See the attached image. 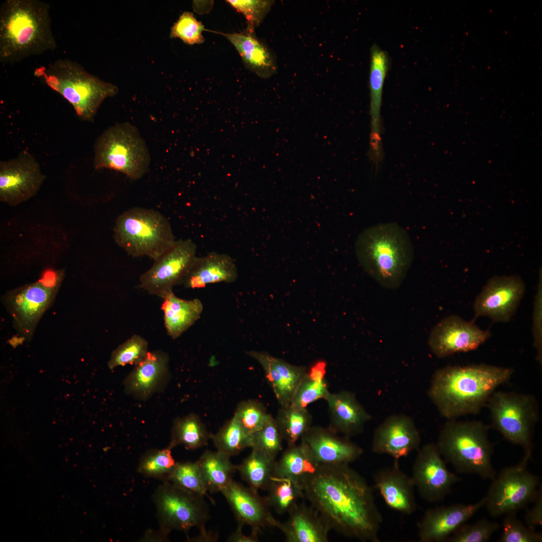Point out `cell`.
<instances>
[{"mask_svg": "<svg viewBox=\"0 0 542 542\" xmlns=\"http://www.w3.org/2000/svg\"><path fill=\"white\" fill-rule=\"evenodd\" d=\"M167 481L187 491L208 497L207 489L196 462H177Z\"/></svg>", "mask_w": 542, "mask_h": 542, "instance_id": "cell-39", "label": "cell"}, {"mask_svg": "<svg viewBox=\"0 0 542 542\" xmlns=\"http://www.w3.org/2000/svg\"><path fill=\"white\" fill-rule=\"evenodd\" d=\"M221 492L231 508L238 523L261 530L275 527L277 519L272 514L266 496L258 491L231 480Z\"/></svg>", "mask_w": 542, "mask_h": 542, "instance_id": "cell-20", "label": "cell"}, {"mask_svg": "<svg viewBox=\"0 0 542 542\" xmlns=\"http://www.w3.org/2000/svg\"><path fill=\"white\" fill-rule=\"evenodd\" d=\"M301 482L305 497L331 530L363 542H379L383 517L372 489L349 464L319 466Z\"/></svg>", "mask_w": 542, "mask_h": 542, "instance_id": "cell-1", "label": "cell"}, {"mask_svg": "<svg viewBox=\"0 0 542 542\" xmlns=\"http://www.w3.org/2000/svg\"><path fill=\"white\" fill-rule=\"evenodd\" d=\"M502 533L499 542H541V532L524 525L516 516V512L505 515L503 519Z\"/></svg>", "mask_w": 542, "mask_h": 542, "instance_id": "cell-44", "label": "cell"}, {"mask_svg": "<svg viewBox=\"0 0 542 542\" xmlns=\"http://www.w3.org/2000/svg\"><path fill=\"white\" fill-rule=\"evenodd\" d=\"M486 497L469 504L456 503L430 508L417 523L420 542L446 541L460 526L485 506Z\"/></svg>", "mask_w": 542, "mask_h": 542, "instance_id": "cell-19", "label": "cell"}, {"mask_svg": "<svg viewBox=\"0 0 542 542\" xmlns=\"http://www.w3.org/2000/svg\"><path fill=\"white\" fill-rule=\"evenodd\" d=\"M163 300L161 310L164 326L168 335L173 339L180 337L192 327L203 311V304L198 298L183 299L173 292Z\"/></svg>", "mask_w": 542, "mask_h": 542, "instance_id": "cell-29", "label": "cell"}, {"mask_svg": "<svg viewBox=\"0 0 542 542\" xmlns=\"http://www.w3.org/2000/svg\"><path fill=\"white\" fill-rule=\"evenodd\" d=\"M411 478L420 496L429 502L441 501L462 478L447 468L436 444L424 445L412 467Z\"/></svg>", "mask_w": 542, "mask_h": 542, "instance_id": "cell-13", "label": "cell"}, {"mask_svg": "<svg viewBox=\"0 0 542 542\" xmlns=\"http://www.w3.org/2000/svg\"><path fill=\"white\" fill-rule=\"evenodd\" d=\"M169 362L168 355L164 351H149L124 379L125 391L142 399L150 396L167 378Z\"/></svg>", "mask_w": 542, "mask_h": 542, "instance_id": "cell-27", "label": "cell"}, {"mask_svg": "<svg viewBox=\"0 0 542 542\" xmlns=\"http://www.w3.org/2000/svg\"><path fill=\"white\" fill-rule=\"evenodd\" d=\"M61 275L57 272L52 269L45 270L39 281L45 287L57 290L61 281Z\"/></svg>", "mask_w": 542, "mask_h": 542, "instance_id": "cell-51", "label": "cell"}, {"mask_svg": "<svg viewBox=\"0 0 542 542\" xmlns=\"http://www.w3.org/2000/svg\"><path fill=\"white\" fill-rule=\"evenodd\" d=\"M275 420L288 446L297 444L312 426V416L307 408L291 404L281 406Z\"/></svg>", "mask_w": 542, "mask_h": 542, "instance_id": "cell-35", "label": "cell"}, {"mask_svg": "<svg viewBox=\"0 0 542 542\" xmlns=\"http://www.w3.org/2000/svg\"><path fill=\"white\" fill-rule=\"evenodd\" d=\"M525 290L524 283L518 276L491 278L474 301L475 317L485 316L497 322H508L515 314Z\"/></svg>", "mask_w": 542, "mask_h": 542, "instance_id": "cell-15", "label": "cell"}, {"mask_svg": "<svg viewBox=\"0 0 542 542\" xmlns=\"http://www.w3.org/2000/svg\"><path fill=\"white\" fill-rule=\"evenodd\" d=\"M288 519L277 520L275 527L284 534L287 542H328L331 529L311 505L298 504L289 513Z\"/></svg>", "mask_w": 542, "mask_h": 542, "instance_id": "cell-28", "label": "cell"}, {"mask_svg": "<svg viewBox=\"0 0 542 542\" xmlns=\"http://www.w3.org/2000/svg\"><path fill=\"white\" fill-rule=\"evenodd\" d=\"M473 321L452 315L440 321L432 329L428 339L431 352L438 358L475 350L490 337Z\"/></svg>", "mask_w": 542, "mask_h": 542, "instance_id": "cell-16", "label": "cell"}, {"mask_svg": "<svg viewBox=\"0 0 542 542\" xmlns=\"http://www.w3.org/2000/svg\"><path fill=\"white\" fill-rule=\"evenodd\" d=\"M151 159L146 141L138 128L129 122L117 123L109 127L94 145L95 169L113 170L133 180L146 174Z\"/></svg>", "mask_w": 542, "mask_h": 542, "instance_id": "cell-8", "label": "cell"}, {"mask_svg": "<svg viewBox=\"0 0 542 542\" xmlns=\"http://www.w3.org/2000/svg\"><path fill=\"white\" fill-rule=\"evenodd\" d=\"M267 490V499L279 514L289 513L305 497L301 481L288 478L273 477Z\"/></svg>", "mask_w": 542, "mask_h": 542, "instance_id": "cell-36", "label": "cell"}, {"mask_svg": "<svg viewBox=\"0 0 542 542\" xmlns=\"http://www.w3.org/2000/svg\"><path fill=\"white\" fill-rule=\"evenodd\" d=\"M153 500L162 529L169 533L174 529L187 532L193 527L200 531L206 530L210 513L204 496L164 481L155 490Z\"/></svg>", "mask_w": 542, "mask_h": 542, "instance_id": "cell-11", "label": "cell"}, {"mask_svg": "<svg viewBox=\"0 0 542 542\" xmlns=\"http://www.w3.org/2000/svg\"><path fill=\"white\" fill-rule=\"evenodd\" d=\"M534 504L532 508L527 507L524 516L525 525L529 528L536 530L537 526L542 525V491L540 490L536 498L534 501Z\"/></svg>", "mask_w": 542, "mask_h": 542, "instance_id": "cell-49", "label": "cell"}, {"mask_svg": "<svg viewBox=\"0 0 542 542\" xmlns=\"http://www.w3.org/2000/svg\"><path fill=\"white\" fill-rule=\"evenodd\" d=\"M230 458L217 450H206L196 461L208 492H221L232 480L237 470Z\"/></svg>", "mask_w": 542, "mask_h": 542, "instance_id": "cell-31", "label": "cell"}, {"mask_svg": "<svg viewBox=\"0 0 542 542\" xmlns=\"http://www.w3.org/2000/svg\"><path fill=\"white\" fill-rule=\"evenodd\" d=\"M226 2L237 12L242 13L247 20L248 25L254 28L259 25L270 7L265 1L228 0Z\"/></svg>", "mask_w": 542, "mask_h": 542, "instance_id": "cell-47", "label": "cell"}, {"mask_svg": "<svg viewBox=\"0 0 542 542\" xmlns=\"http://www.w3.org/2000/svg\"><path fill=\"white\" fill-rule=\"evenodd\" d=\"M219 535L216 532L208 531L206 529L200 531L197 536L188 538L189 541L196 542H216L218 540Z\"/></svg>", "mask_w": 542, "mask_h": 542, "instance_id": "cell-53", "label": "cell"}, {"mask_svg": "<svg viewBox=\"0 0 542 542\" xmlns=\"http://www.w3.org/2000/svg\"><path fill=\"white\" fill-rule=\"evenodd\" d=\"M50 5L38 0H6L0 9V62L18 63L56 48Z\"/></svg>", "mask_w": 542, "mask_h": 542, "instance_id": "cell-3", "label": "cell"}, {"mask_svg": "<svg viewBox=\"0 0 542 542\" xmlns=\"http://www.w3.org/2000/svg\"><path fill=\"white\" fill-rule=\"evenodd\" d=\"M34 75L66 99L85 121H93L102 102L118 91L116 86L89 73L69 59H59L38 67Z\"/></svg>", "mask_w": 542, "mask_h": 542, "instance_id": "cell-6", "label": "cell"}, {"mask_svg": "<svg viewBox=\"0 0 542 542\" xmlns=\"http://www.w3.org/2000/svg\"><path fill=\"white\" fill-rule=\"evenodd\" d=\"M389 66L386 52L374 44L370 50L369 88L370 96V157L375 163L382 159L381 138V107L384 80Z\"/></svg>", "mask_w": 542, "mask_h": 542, "instance_id": "cell-22", "label": "cell"}, {"mask_svg": "<svg viewBox=\"0 0 542 542\" xmlns=\"http://www.w3.org/2000/svg\"><path fill=\"white\" fill-rule=\"evenodd\" d=\"M530 459L524 455L518 464L503 468L492 480L485 504L491 516L517 512L535 500L541 487L539 478L527 468Z\"/></svg>", "mask_w": 542, "mask_h": 542, "instance_id": "cell-10", "label": "cell"}, {"mask_svg": "<svg viewBox=\"0 0 542 542\" xmlns=\"http://www.w3.org/2000/svg\"><path fill=\"white\" fill-rule=\"evenodd\" d=\"M57 290L44 286L39 281L11 293L7 305L20 331L30 336Z\"/></svg>", "mask_w": 542, "mask_h": 542, "instance_id": "cell-21", "label": "cell"}, {"mask_svg": "<svg viewBox=\"0 0 542 542\" xmlns=\"http://www.w3.org/2000/svg\"><path fill=\"white\" fill-rule=\"evenodd\" d=\"M244 525L238 523L237 529L231 533L227 539L228 542H257L259 541L258 533L260 530L251 528V532L248 535L243 533L242 527Z\"/></svg>", "mask_w": 542, "mask_h": 542, "instance_id": "cell-50", "label": "cell"}, {"mask_svg": "<svg viewBox=\"0 0 542 542\" xmlns=\"http://www.w3.org/2000/svg\"><path fill=\"white\" fill-rule=\"evenodd\" d=\"M489 427L479 421L448 420L436 444L443 459L457 472L492 480L497 473L492 463L493 446Z\"/></svg>", "mask_w": 542, "mask_h": 542, "instance_id": "cell-5", "label": "cell"}, {"mask_svg": "<svg viewBox=\"0 0 542 542\" xmlns=\"http://www.w3.org/2000/svg\"><path fill=\"white\" fill-rule=\"evenodd\" d=\"M211 434L199 417L191 414L174 421L168 447L172 449L182 445L189 450L200 448L208 444Z\"/></svg>", "mask_w": 542, "mask_h": 542, "instance_id": "cell-33", "label": "cell"}, {"mask_svg": "<svg viewBox=\"0 0 542 542\" xmlns=\"http://www.w3.org/2000/svg\"><path fill=\"white\" fill-rule=\"evenodd\" d=\"M205 30L204 25L192 13L185 12L172 27L170 37L180 38L189 45L201 44L204 41L202 32Z\"/></svg>", "mask_w": 542, "mask_h": 542, "instance_id": "cell-46", "label": "cell"}, {"mask_svg": "<svg viewBox=\"0 0 542 542\" xmlns=\"http://www.w3.org/2000/svg\"><path fill=\"white\" fill-rule=\"evenodd\" d=\"M488 406L492 425L508 442L520 446L531 457L533 429L539 417L534 396L514 392L495 391Z\"/></svg>", "mask_w": 542, "mask_h": 542, "instance_id": "cell-9", "label": "cell"}, {"mask_svg": "<svg viewBox=\"0 0 542 542\" xmlns=\"http://www.w3.org/2000/svg\"><path fill=\"white\" fill-rule=\"evenodd\" d=\"M328 428L311 426L300 444L319 466L349 464L363 454V449L349 438L340 437Z\"/></svg>", "mask_w": 542, "mask_h": 542, "instance_id": "cell-17", "label": "cell"}, {"mask_svg": "<svg viewBox=\"0 0 542 542\" xmlns=\"http://www.w3.org/2000/svg\"><path fill=\"white\" fill-rule=\"evenodd\" d=\"M325 400L330 418L328 428L335 433L348 438L356 436L362 432L366 423L371 419L351 391L330 392Z\"/></svg>", "mask_w": 542, "mask_h": 542, "instance_id": "cell-25", "label": "cell"}, {"mask_svg": "<svg viewBox=\"0 0 542 542\" xmlns=\"http://www.w3.org/2000/svg\"><path fill=\"white\" fill-rule=\"evenodd\" d=\"M542 288L541 280L539 282L537 292L535 297L533 312L532 335L533 346L536 351V360L542 362Z\"/></svg>", "mask_w": 542, "mask_h": 542, "instance_id": "cell-48", "label": "cell"}, {"mask_svg": "<svg viewBox=\"0 0 542 542\" xmlns=\"http://www.w3.org/2000/svg\"><path fill=\"white\" fill-rule=\"evenodd\" d=\"M319 466L301 444L288 446L276 461L274 477L288 478L299 481L313 473Z\"/></svg>", "mask_w": 542, "mask_h": 542, "instance_id": "cell-32", "label": "cell"}, {"mask_svg": "<svg viewBox=\"0 0 542 542\" xmlns=\"http://www.w3.org/2000/svg\"><path fill=\"white\" fill-rule=\"evenodd\" d=\"M276 460L252 449L250 454L236 465V470L248 486L256 490H267L274 477Z\"/></svg>", "mask_w": 542, "mask_h": 542, "instance_id": "cell-34", "label": "cell"}, {"mask_svg": "<svg viewBox=\"0 0 542 542\" xmlns=\"http://www.w3.org/2000/svg\"><path fill=\"white\" fill-rule=\"evenodd\" d=\"M373 481L374 488L390 508L405 515L416 511L413 481L401 471L398 460H394L392 466L375 472Z\"/></svg>", "mask_w": 542, "mask_h": 542, "instance_id": "cell-24", "label": "cell"}, {"mask_svg": "<svg viewBox=\"0 0 542 542\" xmlns=\"http://www.w3.org/2000/svg\"><path fill=\"white\" fill-rule=\"evenodd\" d=\"M283 441L275 418L272 417L261 429L252 433L251 448L276 459L283 450Z\"/></svg>", "mask_w": 542, "mask_h": 542, "instance_id": "cell-43", "label": "cell"}, {"mask_svg": "<svg viewBox=\"0 0 542 542\" xmlns=\"http://www.w3.org/2000/svg\"><path fill=\"white\" fill-rule=\"evenodd\" d=\"M197 255L191 239L177 240L174 244L140 278V287L148 294L164 299L183 282Z\"/></svg>", "mask_w": 542, "mask_h": 542, "instance_id": "cell-12", "label": "cell"}, {"mask_svg": "<svg viewBox=\"0 0 542 542\" xmlns=\"http://www.w3.org/2000/svg\"><path fill=\"white\" fill-rule=\"evenodd\" d=\"M246 354L261 366L280 406L290 404L307 368L291 364L265 351L250 350Z\"/></svg>", "mask_w": 542, "mask_h": 542, "instance_id": "cell-23", "label": "cell"}, {"mask_svg": "<svg viewBox=\"0 0 542 542\" xmlns=\"http://www.w3.org/2000/svg\"><path fill=\"white\" fill-rule=\"evenodd\" d=\"M170 533L159 528L157 530H150L141 538L142 541H167Z\"/></svg>", "mask_w": 542, "mask_h": 542, "instance_id": "cell-52", "label": "cell"}, {"mask_svg": "<svg viewBox=\"0 0 542 542\" xmlns=\"http://www.w3.org/2000/svg\"><path fill=\"white\" fill-rule=\"evenodd\" d=\"M217 450L229 457L252 447V434L247 432L233 416L211 438Z\"/></svg>", "mask_w": 542, "mask_h": 542, "instance_id": "cell-37", "label": "cell"}, {"mask_svg": "<svg viewBox=\"0 0 542 542\" xmlns=\"http://www.w3.org/2000/svg\"><path fill=\"white\" fill-rule=\"evenodd\" d=\"M514 372L511 368L486 364L447 366L433 374L428 395L448 420L475 415Z\"/></svg>", "mask_w": 542, "mask_h": 542, "instance_id": "cell-2", "label": "cell"}, {"mask_svg": "<svg viewBox=\"0 0 542 542\" xmlns=\"http://www.w3.org/2000/svg\"><path fill=\"white\" fill-rule=\"evenodd\" d=\"M169 447L152 449L140 458L138 472L147 477L167 481L177 462Z\"/></svg>", "mask_w": 542, "mask_h": 542, "instance_id": "cell-38", "label": "cell"}, {"mask_svg": "<svg viewBox=\"0 0 542 542\" xmlns=\"http://www.w3.org/2000/svg\"><path fill=\"white\" fill-rule=\"evenodd\" d=\"M238 276V269L231 256L212 251L196 257L182 285L187 289H201L212 284L232 283Z\"/></svg>", "mask_w": 542, "mask_h": 542, "instance_id": "cell-26", "label": "cell"}, {"mask_svg": "<svg viewBox=\"0 0 542 542\" xmlns=\"http://www.w3.org/2000/svg\"><path fill=\"white\" fill-rule=\"evenodd\" d=\"M114 233L116 243L129 255L146 256L154 261L177 240L165 216L155 210L140 207L131 208L120 215Z\"/></svg>", "mask_w": 542, "mask_h": 542, "instance_id": "cell-7", "label": "cell"}, {"mask_svg": "<svg viewBox=\"0 0 542 542\" xmlns=\"http://www.w3.org/2000/svg\"><path fill=\"white\" fill-rule=\"evenodd\" d=\"M501 525L483 517L476 522L460 526L446 541L486 542L497 531Z\"/></svg>", "mask_w": 542, "mask_h": 542, "instance_id": "cell-42", "label": "cell"}, {"mask_svg": "<svg viewBox=\"0 0 542 542\" xmlns=\"http://www.w3.org/2000/svg\"><path fill=\"white\" fill-rule=\"evenodd\" d=\"M233 416L251 434L261 429L272 417L262 403L252 399L240 402Z\"/></svg>", "mask_w": 542, "mask_h": 542, "instance_id": "cell-41", "label": "cell"}, {"mask_svg": "<svg viewBox=\"0 0 542 542\" xmlns=\"http://www.w3.org/2000/svg\"><path fill=\"white\" fill-rule=\"evenodd\" d=\"M149 352L147 341L134 334L113 351L108 366L112 370L127 364L136 365L146 357Z\"/></svg>", "mask_w": 542, "mask_h": 542, "instance_id": "cell-40", "label": "cell"}, {"mask_svg": "<svg viewBox=\"0 0 542 542\" xmlns=\"http://www.w3.org/2000/svg\"><path fill=\"white\" fill-rule=\"evenodd\" d=\"M45 176L39 164L28 151L0 162V199L16 205L35 196Z\"/></svg>", "mask_w": 542, "mask_h": 542, "instance_id": "cell-14", "label": "cell"}, {"mask_svg": "<svg viewBox=\"0 0 542 542\" xmlns=\"http://www.w3.org/2000/svg\"><path fill=\"white\" fill-rule=\"evenodd\" d=\"M330 393L326 379L318 380L309 376L306 372L299 384L290 404L306 408L309 404L325 399Z\"/></svg>", "mask_w": 542, "mask_h": 542, "instance_id": "cell-45", "label": "cell"}, {"mask_svg": "<svg viewBox=\"0 0 542 542\" xmlns=\"http://www.w3.org/2000/svg\"><path fill=\"white\" fill-rule=\"evenodd\" d=\"M355 252L366 273L382 287L399 288L414 259V248L407 231L394 222L365 229L357 237Z\"/></svg>", "mask_w": 542, "mask_h": 542, "instance_id": "cell-4", "label": "cell"}, {"mask_svg": "<svg viewBox=\"0 0 542 542\" xmlns=\"http://www.w3.org/2000/svg\"><path fill=\"white\" fill-rule=\"evenodd\" d=\"M217 33L232 44L245 65L257 75L265 77L275 70L273 59L266 48L255 36L253 28L248 25L245 30L239 33Z\"/></svg>", "mask_w": 542, "mask_h": 542, "instance_id": "cell-30", "label": "cell"}, {"mask_svg": "<svg viewBox=\"0 0 542 542\" xmlns=\"http://www.w3.org/2000/svg\"><path fill=\"white\" fill-rule=\"evenodd\" d=\"M421 441L420 434L414 420L407 415L394 414L386 418L375 429L371 450L399 460L417 450Z\"/></svg>", "mask_w": 542, "mask_h": 542, "instance_id": "cell-18", "label": "cell"}]
</instances>
